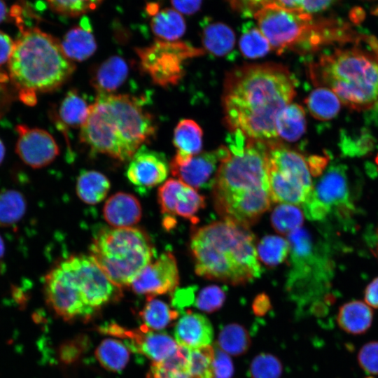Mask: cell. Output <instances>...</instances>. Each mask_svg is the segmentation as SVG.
Returning <instances> with one entry per match:
<instances>
[{"label": "cell", "mask_w": 378, "mask_h": 378, "mask_svg": "<svg viewBox=\"0 0 378 378\" xmlns=\"http://www.w3.org/2000/svg\"><path fill=\"white\" fill-rule=\"evenodd\" d=\"M95 355L103 368L108 371L120 372L128 363L130 351L120 341L106 339L97 347Z\"/></svg>", "instance_id": "cell-33"}, {"label": "cell", "mask_w": 378, "mask_h": 378, "mask_svg": "<svg viewBox=\"0 0 378 378\" xmlns=\"http://www.w3.org/2000/svg\"><path fill=\"white\" fill-rule=\"evenodd\" d=\"M90 255L117 287L129 286L155 256L148 235L137 227H102L93 235Z\"/></svg>", "instance_id": "cell-8"}, {"label": "cell", "mask_w": 378, "mask_h": 378, "mask_svg": "<svg viewBox=\"0 0 378 378\" xmlns=\"http://www.w3.org/2000/svg\"><path fill=\"white\" fill-rule=\"evenodd\" d=\"M220 347L231 355L244 354L250 344V337L247 331L238 324L225 326L218 336Z\"/></svg>", "instance_id": "cell-39"}, {"label": "cell", "mask_w": 378, "mask_h": 378, "mask_svg": "<svg viewBox=\"0 0 378 378\" xmlns=\"http://www.w3.org/2000/svg\"><path fill=\"white\" fill-rule=\"evenodd\" d=\"M27 209L23 195L12 189L0 191V226L10 227L24 216Z\"/></svg>", "instance_id": "cell-34"}, {"label": "cell", "mask_w": 378, "mask_h": 378, "mask_svg": "<svg viewBox=\"0 0 378 378\" xmlns=\"http://www.w3.org/2000/svg\"><path fill=\"white\" fill-rule=\"evenodd\" d=\"M43 292L48 305L64 320L89 316L94 311L85 303L78 279L67 258L46 274Z\"/></svg>", "instance_id": "cell-11"}, {"label": "cell", "mask_w": 378, "mask_h": 378, "mask_svg": "<svg viewBox=\"0 0 378 378\" xmlns=\"http://www.w3.org/2000/svg\"><path fill=\"white\" fill-rule=\"evenodd\" d=\"M91 104L75 89L66 93L57 108L52 113L56 127L64 133L65 137H67L69 128H80L83 126L90 114Z\"/></svg>", "instance_id": "cell-21"}, {"label": "cell", "mask_w": 378, "mask_h": 378, "mask_svg": "<svg viewBox=\"0 0 378 378\" xmlns=\"http://www.w3.org/2000/svg\"><path fill=\"white\" fill-rule=\"evenodd\" d=\"M214 349L210 346L189 349L187 373L190 378H213Z\"/></svg>", "instance_id": "cell-40"}, {"label": "cell", "mask_w": 378, "mask_h": 378, "mask_svg": "<svg viewBox=\"0 0 378 378\" xmlns=\"http://www.w3.org/2000/svg\"><path fill=\"white\" fill-rule=\"evenodd\" d=\"M4 156H5V146L4 145V143L0 139V164L3 162Z\"/></svg>", "instance_id": "cell-55"}, {"label": "cell", "mask_w": 378, "mask_h": 378, "mask_svg": "<svg viewBox=\"0 0 378 378\" xmlns=\"http://www.w3.org/2000/svg\"><path fill=\"white\" fill-rule=\"evenodd\" d=\"M20 31L9 61L8 76L22 101L34 105L37 93L60 88L70 78L76 66L52 35L37 27Z\"/></svg>", "instance_id": "cell-6"}, {"label": "cell", "mask_w": 378, "mask_h": 378, "mask_svg": "<svg viewBox=\"0 0 378 378\" xmlns=\"http://www.w3.org/2000/svg\"><path fill=\"white\" fill-rule=\"evenodd\" d=\"M127 340L132 349L147 356L153 363H161L172 356L179 347L177 342L166 333L130 330Z\"/></svg>", "instance_id": "cell-19"}, {"label": "cell", "mask_w": 378, "mask_h": 378, "mask_svg": "<svg viewBox=\"0 0 378 378\" xmlns=\"http://www.w3.org/2000/svg\"><path fill=\"white\" fill-rule=\"evenodd\" d=\"M341 103L337 94L325 87L316 88L305 99L310 114L323 121L335 118L340 112Z\"/></svg>", "instance_id": "cell-30"}, {"label": "cell", "mask_w": 378, "mask_h": 378, "mask_svg": "<svg viewBox=\"0 0 378 378\" xmlns=\"http://www.w3.org/2000/svg\"><path fill=\"white\" fill-rule=\"evenodd\" d=\"M309 219L321 220L332 210L347 214L352 210L347 168L343 164H332L314 186L302 205Z\"/></svg>", "instance_id": "cell-12"}, {"label": "cell", "mask_w": 378, "mask_h": 378, "mask_svg": "<svg viewBox=\"0 0 378 378\" xmlns=\"http://www.w3.org/2000/svg\"><path fill=\"white\" fill-rule=\"evenodd\" d=\"M178 316L177 310L172 309L164 302L155 298H147V302L140 312L143 322L140 330L146 332L152 330L163 329Z\"/></svg>", "instance_id": "cell-31"}, {"label": "cell", "mask_w": 378, "mask_h": 378, "mask_svg": "<svg viewBox=\"0 0 378 378\" xmlns=\"http://www.w3.org/2000/svg\"><path fill=\"white\" fill-rule=\"evenodd\" d=\"M275 129L278 137L293 142L306 130V116L303 107L295 103L285 106L277 115Z\"/></svg>", "instance_id": "cell-27"}, {"label": "cell", "mask_w": 378, "mask_h": 378, "mask_svg": "<svg viewBox=\"0 0 378 378\" xmlns=\"http://www.w3.org/2000/svg\"><path fill=\"white\" fill-rule=\"evenodd\" d=\"M229 149L221 146L216 150L200 153L181 164L170 162L169 169L174 176L193 188L212 186L221 162Z\"/></svg>", "instance_id": "cell-17"}, {"label": "cell", "mask_w": 378, "mask_h": 378, "mask_svg": "<svg viewBox=\"0 0 378 378\" xmlns=\"http://www.w3.org/2000/svg\"><path fill=\"white\" fill-rule=\"evenodd\" d=\"M281 371V364L276 357L262 354L252 361L249 373L252 378H278Z\"/></svg>", "instance_id": "cell-42"}, {"label": "cell", "mask_w": 378, "mask_h": 378, "mask_svg": "<svg viewBox=\"0 0 378 378\" xmlns=\"http://www.w3.org/2000/svg\"><path fill=\"white\" fill-rule=\"evenodd\" d=\"M174 198V216H178L189 219L192 223H196L197 213L205 206V197L200 195L195 188L179 180Z\"/></svg>", "instance_id": "cell-32"}, {"label": "cell", "mask_w": 378, "mask_h": 378, "mask_svg": "<svg viewBox=\"0 0 378 378\" xmlns=\"http://www.w3.org/2000/svg\"><path fill=\"white\" fill-rule=\"evenodd\" d=\"M8 10L5 3L0 0V23L3 22L8 15Z\"/></svg>", "instance_id": "cell-54"}, {"label": "cell", "mask_w": 378, "mask_h": 378, "mask_svg": "<svg viewBox=\"0 0 378 378\" xmlns=\"http://www.w3.org/2000/svg\"><path fill=\"white\" fill-rule=\"evenodd\" d=\"M174 335L180 346L195 349L209 346L214 332L209 320L205 316L188 311L178 321Z\"/></svg>", "instance_id": "cell-18"}, {"label": "cell", "mask_w": 378, "mask_h": 378, "mask_svg": "<svg viewBox=\"0 0 378 378\" xmlns=\"http://www.w3.org/2000/svg\"><path fill=\"white\" fill-rule=\"evenodd\" d=\"M111 187L108 178L95 170H81L77 177L76 191L79 199L88 204H97L107 195Z\"/></svg>", "instance_id": "cell-26"}, {"label": "cell", "mask_w": 378, "mask_h": 378, "mask_svg": "<svg viewBox=\"0 0 378 378\" xmlns=\"http://www.w3.org/2000/svg\"><path fill=\"white\" fill-rule=\"evenodd\" d=\"M245 57L257 59L264 57L271 49L269 41L258 27L251 22L244 25L239 42Z\"/></svg>", "instance_id": "cell-36"}, {"label": "cell", "mask_w": 378, "mask_h": 378, "mask_svg": "<svg viewBox=\"0 0 378 378\" xmlns=\"http://www.w3.org/2000/svg\"><path fill=\"white\" fill-rule=\"evenodd\" d=\"M202 41L204 48L209 53L224 57L231 53L235 43V35L232 29L222 22L204 24Z\"/></svg>", "instance_id": "cell-28"}, {"label": "cell", "mask_w": 378, "mask_h": 378, "mask_svg": "<svg viewBox=\"0 0 378 378\" xmlns=\"http://www.w3.org/2000/svg\"><path fill=\"white\" fill-rule=\"evenodd\" d=\"M156 125L141 99L130 94H97L80 127V139L91 151L120 161L154 137Z\"/></svg>", "instance_id": "cell-3"}, {"label": "cell", "mask_w": 378, "mask_h": 378, "mask_svg": "<svg viewBox=\"0 0 378 378\" xmlns=\"http://www.w3.org/2000/svg\"><path fill=\"white\" fill-rule=\"evenodd\" d=\"M295 80L275 63L245 64L227 74L222 94L224 120L247 138L276 141L275 120L295 95Z\"/></svg>", "instance_id": "cell-1"}, {"label": "cell", "mask_w": 378, "mask_h": 378, "mask_svg": "<svg viewBox=\"0 0 378 378\" xmlns=\"http://www.w3.org/2000/svg\"><path fill=\"white\" fill-rule=\"evenodd\" d=\"M233 366L230 356L223 351L214 349L213 378H231Z\"/></svg>", "instance_id": "cell-46"}, {"label": "cell", "mask_w": 378, "mask_h": 378, "mask_svg": "<svg viewBox=\"0 0 378 378\" xmlns=\"http://www.w3.org/2000/svg\"><path fill=\"white\" fill-rule=\"evenodd\" d=\"M309 76L318 87L333 91L355 111L378 113V41L360 34L347 48L323 54L310 63Z\"/></svg>", "instance_id": "cell-5"}, {"label": "cell", "mask_w": 378, "mask_h": 378, "mask_svg": "<svg viewBox=\"0 0 378 378\" xmlns=\"http://www.w3.org/2000/svg\"><path fill=\"white\" fill-rule=\"evenodd\" d=\"M229 153L213 185V202L223 220L248 227L273 202L269 181L267 141L247 138L239 130L227 138Z\"/></svg>", "instance_id": "cell-2"}, {"label": "cell", "mask_w": 378, "mask_h": 378, "mask_svg": "<svg viewBox=\"0 0 378 378\" xmlns=\"http://www.w3.org/2000/svg\"><path fill=\"white\" fill-rule=\"evenodd\" d=\"M175 10L180 13L192 14L200 8L202 0H171Z\"/></svg>", "instance_id": "cell-49"}, {"label": "cell", "mask_w": 378, "mask_h": 378, "mask_svg": "<svg viewBox=\"0 0 378 378\" xmlns=\"http://www.w3.org/2000/svg\"><path fill=\"white\" fill-rule=\"evenodd\" d=\"M304 223V212L297 206L280 204L271 215L272 227L280 234H290L300 228Z\"/></svg>", "instance_id": "cell-37"}, {"label": "cell", "mask_w": 378, "mask_h": 378, "mask_svg": "<svg viewBox=\"0 0 378 378\" xmlns=\"http://www.w3.org/2000/svg\"><path fill=\"white\" fill-rule=\"evenodd\" d=\"M186 22L179 12L172 8L158 10L153 15L150 28L159 40L176 41L186 31Z\"/></svg>", "instance_id": "cell-29"}, {"label": "cell", "mask_w": 378, "mask_h": 378, "mask_svg": "<svg viewBox=\"0 0 378 378\" xmlns=\"http://www.w3.org/2000/svg\"><path fill=\"white\" fill-rule=\"evenodd\" d=\"M375 252H376V255L378 258V228H377V244H376V247H375Z\"/></svg>", "instance_id": "cell-57"}, {"label": "cell", "mask_w": 378, "mask_h": 378, "mask_svg": "<svg viewBox=\"0 0 378 378\" xmlns=\"http://www.w3.org/2000/svg\"><path fill=\"white\" fill-rule=\"evenodd\" d=\"M225 300L223 289L216 285L204 288L198 293L195 301V307L201 311L213 312L219 309Z\"/></svg>", "instance_id": "cell-43"}, {"label": "cell", "mask_w": 378, "mask_h": 378, "mask_svg": "<svg viewBox=\"0 0 378 378\" xmlns=\"http://www.w3.org/2000/svg\"><path fill=\"white\" fill-rule=\"evenodd\" d=\"M103 215L104 220L112 227H131L141 220L142 208L134 195L118 192L106 200Z\"/></svg>", "instance_id": "cell-20"}, {"label": "cell", "mask_w": 378, "mask_h": 378, "mask_svg": "<svg viewBox=\"0 0 378 378\" xmlns=\"http://www.w3.org/2000/svg\"><path fill=\"white\" fill-rule=\"evenodd\" d=\"M270 307V301L265 295H259L254 301L253 309L256 314H265Z\"/></svg>", "instance_id": "cell-53"}, {"label": "cell", "mask_w": 378, "mask_h": 378, "mask_svg": "<svg viewBox=\"0 0 378 378\" xmlns=\"http://www.w3.org/2000/svg\"><path fill=\"white\" fill-rule=\"evenodd\" d=\"M361 368L371 374H378V342H370L363 345L358 354Z\"/></svg>", "instance_id": "cell-45"}, {"label": "cell", "mask_w": 378, "mask_h": 378, "mask_svg": "<svg viewBox=\"0 0 378 378\" xmlns=\"http://www.w3.org/2000/svg\"><path fill=\"white\" fill-rule=\"evenodd\" d=\"M373 312L365 302L352 300L339 309L337 321L344 331L353 335L363 334L370 328Z\"/></svg>", "instance_id": "cell-25"}, {"label": "cell", "mask_w": 378, "mask_h": 378, "mask_svg": "<svg viewBox=\"0 0 378 378\" xmlns=\"http://www.w3.org/2000/svg\"><path fill=\"white\" fill-rule=\"evenodd\" d=\"M15 130V152L27 165L41 168L50 164L59 155L58 145L47 131L24 125H18Z\"/></svg>", "instance_id": "cell-16"}, {"label": "cell", "mask_w": 378, "mask_h": 378, "mask_svg": "<svg viewBox=\"0 0 378 378\" xmlns=\"http://www.w3.org/2000/svg\"><path fill=\"white\" fill-rule=\"evenodd\" d=\"M128 74L129 66L125 59L113 55L92 71L91 83L98 94H111L125 83Z\"/></svg>", "instance_id": "cell-22"}, {"label": "cell", "mask_w": 378, "mask_h": 378, "mask_svg": "<svg viewBox=\"0 0 378 378\" xmlns=\"http://www.w3.org/2000/svg\"><path fill=\"white\" fill-rule=\"evenodd\" d=\"M376 163H377V164L378 165V155H377V158H376Z\"/></svg>", "instance_id": "cell-58"}, {"label": "cell", "mask_w": 378, "mask_h": 378, "mask_svg": "<svg viewBox=\"0 0 378 378\" xmlns=\"http://www.w3.org/2000/svg\"><path fill=\"white\" fill-rule=\"evenodd\" d=\"M169 165L165 155L141 146L130 158L126 176L140 193H146L165 181Z\"/></svg>", "instance_id": "cell-15"}, {"label": "cell", "mask_w": 378, "mask_h": 378, "mask_svg": "<svg viewBox=\"0 0 378 378\" xmlns=\"http://www.w3.org/2000/svg\"><path fill=\"white\" fill-rule=\"evenodd\" d=\"M62 48L72 62H82L90 58L96 51L97 45L88 19L70 29L62 41Z\"/></svg>", "instance_id": "cell-23"}, {"label": "cell", "mask_w": 378, "mask_h": 378, "mask_svg": "<svg viewBox=\"0 0 378 378\" xmlns=\"http://www.w3.org/2000/svg\"><path fill=\"white\" fill-rule=\"evenodd\" d=\"M340 136L339 146L342 154L346 156H363L372 151L374 147V139L366 130L351 134L341 132Z\"/></svg>", "instance_id": "cell-38"}, {"label": "cell", "mask_w": 378, "mask_h": 378, "mask_svg": "<svg viewBox=\"0 0 378 378\" xmlns=\"http://www.w3.org/2000/svg\"><path fill=\"white\" fill-rule=\"evenodd\" d=\"M231 7L244 16H251L263 8L273 3L274 0H227Z\"/></svg>", "instance_id": "cell-47"}, {"label": "cell", "mask_w": 378, "mask_h": 378, "mask_svg": "<svg viewBox=\"0 0 378 378\" xmlns=\"http://www.w3.org/2000/svg\"><path fill=\"white\" fill-rule=\"evenodd\" d=\"M190 250L195 273L233 286L260 276L255 235L248 227L222 220L191 232Z\"/></svg>", "instance_id": "cell-4"}, {"label": "cell", "mask_w": 378, "mask_h": 378, "mask_svg": "<svg viewBox=\"0 0 378 378\" xmlns=\"http://www.w3.org/2000/svg\"><path fill=\"white\" fill-rule=\"evenodd\" d=\"M307 162L312 176H320L328 162L327 156L312 155L307 159Z\"/></svg>", "instance_id": "cell-51"}, {"label": "cell", "mask_w": 378, "mask_h": 378, "mask_svg": "<svg viewBox=\"0 0 378 378\" xmlns=\"http://www.w3.org/2000/svg\"><path fill=\"white\" fill-rule=\"evenodd\" d=\"M139 66L150 80L160 87L177 84L183 74V62L202 51L181 41L156 40L136 49Z\"/></svg>", "instance_id": "cell-10"}, {"label": "cell", "mask_w": 378, "mask_h": 378, "mask_svg": "<svg viewBox=\"0 0 378 378\" xmlns=\"http://www.w3.org/2000/svg\"><path fill=\"white\" fill-rule=\"evenodd\" d=\"M79 283L85 303L94 310L115 298L120 288L115 286L89 255L67 258Z\"/></svg>", "instance_id": "cell-13"}, {"label": "cell", "mask_w": 378, "mask_h": 378, "mask_svg": "<svg viewBox=\"0 0 378 378\" xmlns=\"http://www.w3.org/2000/svg\"><path fill=\"white\" fill-rule=\"evenodd\" d=\"M4 252H5V244H4V239L0 235V259L3 258V255H4Z\"/></svg>", "instance_id": "cell-56"}, {"label": "cell", "mask_w": 378, "mask_h": 378, "mask_svg": "<svg viewBox=\"0 0 378 378\" xmlns=\"http://www.w3.org/2000/svg\"><path fill=\"white\" fill-rule=\"evenodd\" d=\"M203 132L200 125L190 119L181 120L173 135L176 153L171 162L181 164L201 153Z\"/></svg>", "instance_id": "cell-24"}, {"label": "cell", "mask_w": 378, "mask_h": 378, "mask_svg": "<svg viewBox=\"0 0 378 378\" xmlns=\"http://www.w3.org/2000/svg\"><path fill=\"white\" fill-rule=\"evenodd\" d=\"M335 0H274L273 4L286 9L312 15L326 10Z\"/></svg>", "instance_id": "cell-44"}, {"label": "cell", "mask_w": 378, "mask_h": 378, "mask_svg": "<svg viewBox=\"0 0 378 378\" xmlns=\"http://www.w3.org/2000/svg\"><path fill=\"white\" fill-rule=\"evenodd\" d=\"M364 300L370 307L378 309V276L367 286Z\"/></svg>", "instance_id": "cell-52"}, {"label": "cell", "mask_w": 378, "mask_h": 378, "mask_svg": "<svg viewBox=\"0 0 378 378\" xmlns=\"http://www.w3.org/2000/svg\"><path fill=\"white\" fill-rule=\"evenodd\" d=\"M179 284V273L174 255L162 253L148 264L131 284L132 290L147 298L174 292Z\"/></svg>", "instance_id": "cell-14"}, {"label": "cell", "mask_w": 378, "mask_h": 378, "mask_svg": "<svg viewBox=\"0 0 378 378\" xmlns=\"http://www.w3.org/2000/svg\"><path fill=\"white\" fill-rule=\"evenodd\" d=\"M14 46L15 41L8 35L0 31V70L5 66L8 67Z\"/></svg>", "instance_id": "cell-48"}, {"label": "cell", "mask_w": 378, "mask_h": 378, "mask_svg": "<svg viewBox=\"0 0 378 378\" xmlns=\"http://www.w3.org/2000/svg\"><path fill=\"white\" fill-rule=\"evenodd\" d=\"M258 260L269 267L276 266L288 258L290 244L288 239L277 235H266L256 245Z\"/></svg>", "instance_id": "cell-35"}, {"label": "cell", "mask_w": 378, "mask_h": 378, "mask_svg": "<svg viewBox=\"0 0 378 378\" xmlns=\"http://www.w3.org/2000/svg\"><path fill=\"white\" fill-rule=\"evenodd\" d=\"M268 172L273 202L302 205L313 183L307 160L277 141L267 142Z\"/></svg>", "instance_id": "cell-9"}, {"label": "cell", "mask_w": 378, "mask_h": 378, "mask_svg": "<svg viewBox=\"0 0 378 378\" xmlns=\"http://www.w3.org/2000/svg\"><path fill=\"white\" fill-rule=\"evenodd\" d=\"M55 12L69 17H77L96 9L103 0H46Z\"/></svg>", "instance_id": "cell-41"}, {"label": "cell", "mask_w": 378, "mask_h": 378, "mask_svg": "<svg viewBox=\"0 0 378 378\" xmlns=\"http://www.w3.org/2000/svg\"><path fill=\"white\" fill-rule=\"evenodd\" d=\"M174 294L173 303L174 306L179 309L192 304L195 301L193 288H188L177 291L176 290Z\"/></svg>", "instance_id": "cell-50"}, {"label": "cell", "mask_w": 378, "mask_h": 378, "mask_svg": "<svg viewBox=\"0 0 378 378\" xmlns=\"http://www.w3.org/2000/svg\"><path fill=\"white\" fill-rule=\"evenodd\" d=\"M254 18L271 48L278 54L287 50L306 54L326 45L344 43L351 37L350 27L340 22L314 20L312 15L273 3L258 10Z\"/></svg>", "instance_id": "cell-7"}]
</instances>
